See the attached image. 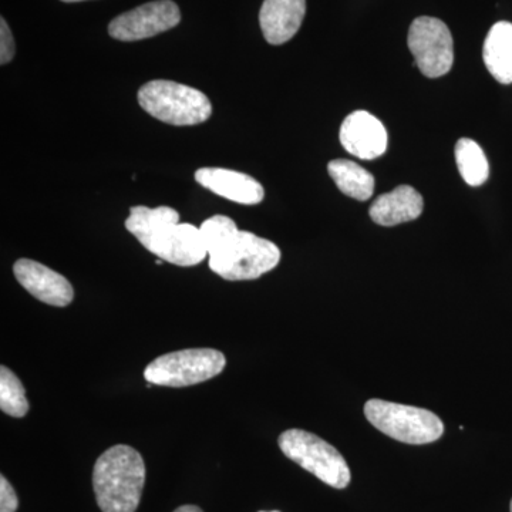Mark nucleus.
I'll use <instances>...</instances> for the list:
<instances>
[{
    "label": "nucleus",
    "instance_id": "obj_16",
    "mask_svg": "<svg viewBox=\"0 0 512 512\" xmlns=\"http://www.w3.org/2000/svg\"><path fill=\"white\" fill-rule=\"evenodd\" d=\"M328 171L336 187L343 194L357 201H367L375 191V177L355 161L333 160Z\"/></svg>",
    "mask_w": 512,
    "mask_h": 512
},
{
    "label": "nucleus",
    "instance_id": "obj_17",
    "mask_svg": "<svg viewBox=\"0 0 512 512\" xmlns=\"http://www.w3.org/2000/svg\"><path fill=\"white\" fill-rule=\"evenodd\" d=\"M177 222H180V214L174 208H147L138 205V207L131 208L126 228L146 248L148 242L161 228L168 224H177Z\"/></svg>",
    "mask_w": 512,
    "mask_h": 512
},
{
    "label": "nucleus",
    "instance_id": "obj_20",
    "mask_svg": "<svg viewBox=\"0 0 512 512\" xmlns=\"http://www.w3.org/2000/svg\"><path fill=\"white\" fill-rule=\"evenodd\" d=\"M202 241L207 248L208 255L217 251L222 245L239 231L237 224L225 215H215L204 222L200 227Z\"/></svg>",
    "mask_w": 512,
    "mask_h": 512
},
{
    "label": "nucleus",
    "instance_id": "obj_2",
    "mask_svg": "<svg viewBox=\"0 0 512 512\" xmlns=\"http://www.w3.org/2000/svg\"><path fill=\"white\" fill-rule=\"evenodd\" d=\"M138 103L154 119L171 126H195L210 119L212 104L200 90L170 80H154L138 90Z\"/></svg>",
    "mask_w": 512,
    "mask_h": 512
},
{
    "label": "nucleus",
    "instance_id": "obj_25",
    "mask_svg": "<svg viewBox=\"0 0 512 512\" xmlns=\"http://www.w3.org/2000/svg\"><path fill=\"white\" fill-rule=\"evenodd\" d=\"M157 265H163V259H158V261L156 262Z\"/></svg>",
    "mask_w": 512,
    "mask_h": 512
},
{
    "label": "nucleus",
    "instance_id": "obj_12",
    "mask_svg": "<svg viewBox=\"0 0 512 512\" xmlns=\"http://www.w3.org/2000/svg\"><path fill=\"white\" fill-rule=\"evenodd\" d=\"M195 180L214 194L237 204L255 205L262 202L265 190L255 178L227 168H200Z\"/></svg>",
    "mask_w": 512,
    "mask_h": 512
},
{
    "label": "nucleus",
    "instance_id": "obj_5",
    "mask_svg": "<svg viewBox=\"0 0 512 512\" xmlns=\"http://www.w3.org/2000/svg\"><path fill=\"white\" fill-rule=\"evenodd\" d=\"M279 447L289 460L295 461L303 470L330 487L343 490L352 480L350 468L342 454L328 441L309 431L286 430L279 437Z\"/></svg>",
    "mask_w": 512,
    "mask_h": 512
},
{
    "label": "nucleus",
    "instance_id": "obj_7",
    "mask_svg": "<svg viewBox=\"0 0 512 512\" xmlns=\"http://www.w3.org/2000/svg\"><path fill=\"white\" fill-rule=\"evenodd\" d=\"M407 43L414 63L424 76L437 79L453 67V36L443 20L429 16L414 19Z\"/></svg>",
    "mask_w": 512,
    "mask_h": 512
},
{
    "label": "nucleus",
    "instance_id": "obj_13",
    "mask_svg": "<svg viewBox=\"0 0 512 512\" xmlns=\"http://www.w3.org/2000/svg\"><path fill=\"white\" fill-rule=\"evenodd\" d=\"M306 0H265L259 12V25L266 42L284 45L301 29Z\"/></svg>",
    "mask_w": 512,
    "mask_h": 512
},
{
    "label": "nucleus",
    "instance_id": "obj_6",
    "mask_svg": "<svg viewBox=\"0 0 512 512\" xmlns=\"http://www.w3.org/2000/svg\"><path fill=\"white\" fill-rule=\"evenodd\" d=\"M225 365L227 359L220 350H178L153 360L144 370V379L156 386H194L220 375Z\"/></svg>",
    "mask_w": 512,
    "mask_h": 512
},
{
    "label": "nucleus",
    "instance_id": "obj_9",
    "mask_svg": "<svg viewBox=\"0 0 512 512\" xmlns=\"http://www.w3.org/2000/svg\"><path fill=\"white\" fill-rule=\"evenodd\" d=\"M146 249L165 262L178 266H195L208 255L200 228L192 224H168L151 238Z\"/></svg>",
    "mask_w": 512,
    "mask_h": 512
},
{
    "label": "nucleus",
    "instance_id": "obj_18",
    "mask_svg": "<svg viewBox=\"0 0 512 512\" xmlns=\"http://www.w3.org/2000/svg\"><path fill=\"white\" fill-rule=\"evenodd\" d=\"M456 163L461 177L471 187H480L488 180L490 165L483 148L471 138H460L456 144Z\"/></svg>",
    "mask_w": 512,
    "mask_h": 512
},
{
    "label": "nucleus",
    "instance_id": "obj_8",
    "mask_svg": "<svg viewBox=\"0 0 512 512\" xmlns=\"http://www.w3.org/2000/svg\"><path fill=\"white\" fill-rule=\"evenodd\" d=\"M181 13L173 0L146 3L111 20L109 33L120 42H137L175 28Z\"/></svg>",
    "mask_w": 512,
    "mask_h": 512
},
{
    "label": "nucleus",
    "instance_id": "obj_10",
    "mask_svg": "<svg viewBox=\"0 0 512 512\" xmlns=\"http://www.w3.org/2000/svg\"><path fill=\"white\" fill-rule=\"evenodd\" d=\"M340 143L360 160H376L387 150V131L382 121L367 111L349 114L340 127Z\"/></svg>",
    "mask_w": 512,
    "mask_h": 512
},
{
    "label": "nucleus",
    "instance_id": "obj_23",
    "mask_svg": "<svg viewBox=\"0 0 512 512\" xmlns=\"http://www.w3.org/2000/svg\"><path fill=\"white\" fill-rule=\"evenodd\" d=\"M174 512H204L197 505H183V507L177 508Z\"/></svg>",
    "mask_w": 512,
    "mask_h": 512
},
{
    "label": "nucleus",
    "instance_id": "obj_22",
    "mask_svg": "<svg viewBox=\"0 0 512 512\" xmlns=\"http://www.w3.org/2000/svg\"><path fill=\"white\" fill-rule=\"evenodd\" d=\"M18 507L19 500L15 488L5 476L0 477V512H16Z\"/></svg>",
    "mask_w": 512,
    "mask_h": 512
},
{
    "label": "nucleus",
    "instance_id": "obj_21",
    "mask_svg": "<svg viewBox=\"0 0 512 512\" xmlns=\"http://www.w3.org/2000/svg\"><path fill=\"white\" fill-rule=\"evenodd\" d=\"M15 56V40L6 20H0V63L6 64Z\"/></svg>",
    "mask_w": 512,
    "mask_h": 512
},
{
    "label": "nucleus",
    "instance_id": "obj_14",
    "mask_svg": "<svg viewBox=\"0 0 512 512\" xmlns=\"http://www.w3.org/2000/svg\"><path fill=\"white\" fill-rule=\"evenodd\" d=\"M424 201L419 191L410 185H400L387 194L380 195L369 214L373 222L382 227H394L417 220L423 212Z\"/></svg>",
    "mask_w": 512,
    "mask_h": 512
},
{
    "label": "nucleus",
    "instance_id": "obj_15",
    "mask_svg": "<svg viewBox=\"0 0 512 512\" xmlns=\"http://www.w3.org/2000/svg\"><path fill=\"white\" fill-rule=\"evenodd\" d=\"M483 59L498 83H512V23H495L485 37Z\"/></svg>",
    "mask_w": 512,
    "mask_h": 512
},
{
    "label": "nucleus",
    "instance_id": "obj_27",
    "mask_svg": "<svg viewBox=\"0 0 512 512\" xmlns=\"http://www.w3.org/2000/svg\"><path fill=\"white\" fill-rule=\"evenodd\" d=\"M259 512H266V511H259ZM271 512H279V511H271Z\"/></svg>",
    "mask_w": 512,
    "mask_h": 512
},
{
    "label": "nucleus",
    "instance_id": "obj_11",
    "mask_svg": "<svg viewBox=\"0 0 512 512\" xmlns=\"http://www.w3.org/2000/svg\"><path fill=\"white\" fill-rule=\"evenodd\" d=\"M15 278L20 285L47 305L64 308L70 305L74 298L73 286L53 269L47 268L32 259H19L13 266Z\"/></svg>",
    "mask_w": 512,
    "mask_h": 512
},
{
    "label": "nucleus",
    "instance_id": "obj_24",
    "mask_svg": "<svg viewBox=\"0 0 512 512\" xmlns=\"http://www.w3.org/2000/svg\"><path fill=\"white\" fill-rule=\"evenodd\" d=\"M62 2L73 3V2H83V0H62Z\"/></svg>",
    "mask_w": 512,
    "mask_h": 512
},
{
    "label": "nucleus",
    "instance_id": "obj_26",
    "mask_svg": "<svg viewBox=\"0 0 512 512\" xmlns=\"http://www.w3.org/2000/svg\"><path fill=\"white\" fill-rule=\"evenodd\" d=\"M510 510H511V512H512V500H511Z\"/></svg>",
    "mask_w": 512,
    "mask_h": 512
},
{
    "label": "nucleus",
    "instance_id": "obj_3",
    "mask_svg": "<svg viewBox=\"0 0 512 512\" xmlns=\"http://www.w3.org/2000/svg\"><path fill=\"white\" fill-rule=\"evenodd\" d=\"M281 251L274 242L252 232L238 231L210 254L211 271L227 281H252L278 266Z\"/></svg>",
    "mask_w": 512,
    "mask_h": 512
},
{
    "label": "nucleus",
    "instance_id": "obj_19",
    "mask_svg": "<svg viewBox=\"0 0 512 512\" xmlns=\"http://www.w3.org/2000/svg\"><path fill=\"white\" fill-rule=\"evenodd\" d=\"M0 409L12 417H25L29 412L28 397L22 382L12 370L0 367Z\"/></svg>",
    "mask_w": 512,
    "mask_h": 512
},
{
    "label": "nucleus",
    "instance_id": "obj_1",
    "mask_svg": "<svg viewBox=\"0 0 512 512\" xmlns=\"http://www.w3.org/2000/svg\"><path fill=\"white\" fill-rule=\"evenodd\" d=\"M146 484V464L136 448L117 444L97 458L93 487L103 512H136Z\"/></svg>",
    "mask_w": 512,
    "mask_h": 512
},
{
    "label": "nucleus",
    "instance_id": "obj_4",
    "mask_svg": "<svg viewBox=\"0 0 512 512\" xmlns=\"http://www.w3.org/2000/svg\"><path fill=\"white\" fill-rule=\"evenodd\" d=\"M365 416L377 430L406 444L434 443L444 433L440 417L420 407L372 399L365 404Z\"/></svg>",
    "mask_w": 512,
    "mask_h": 512
}]
</instances>
